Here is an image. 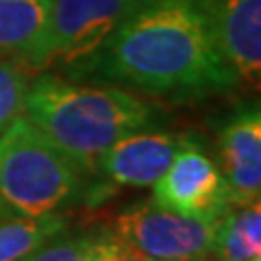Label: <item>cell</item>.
Masks as SVG:
<instances>
[{
  "label": "cell",
  "instance_id": "cell-17",
  "mask_svg": "<svg viewBox=\"0 0 261 261\" xmlns=\"http://www.w3.org/2000/svg\"><path fill=\"white\" fill-rule=\"evenodd\" d=\"M5 218H9V214H7V209L3 205V198H0V220H5Z\"/></svg>",
  "mask_w": 261,
  "mask_h": 261
},
{
  "label": "cell",
  "instance_id": "cell-8",
  "mask_svg": "<svg viewBox=\"0 0 261 261\" xmlns=\"http://www.w3.org/2000/svg\"><path fill=\"white\" fill-rule=\"evenodd\" d=\"M187 140L185 133L137 130L102 152L96 172L118 187H152Z\"/></svg>",
  "mask_w": 261,
  "mask_h": 261
},
{
  "label": "cell",
  "instance_id": "cell-12",
  "mask_svg": "<svg viewBox=\"0 0 261 261\" xmlns=\"http://www.w3.org/2000/svg\"><path fill=\"white\" fill-rule=\"evenodd\" d=\"M65 218L59 214L20 218L9 216L0 220V261H20L33 250L65 233Z\"/></svg>",
  "mask_w": 261,
  "mask_h": 261
},
{
  "label": "cell",
  "instance_id": "cell-3",
  "mask_svg": "<svg viewBox=\"0 0 261 261\" xmlns=\"http://www.w3.org/2000/svg\"><path fill=\"white\" fill-rule=\"evenodd\" d=\"M0 198L9 216H53L83 198V170L24 116L0 130Z\"/></svg>",
  "mask_w": 261,
  "mask_h": 261
},
{
  "label": "cell",
  "instance_id": "cell-9",
  "mask_svg": "<svg viewBox=\"0 0 261 261\" xmlns=\"http://www.w3.org/2000/svg\"><path fill=\"white\" fill-rule=\"evenodd\" d=\"M220 172L231 205L261 200V111L248 107L233 113L218 133Z\"/></svg>",
  "mask_w": 261,
  "mask_h": 261
},
{
  "label": "cell",
  "instance_id": "cell-15",
  "mask_svg": "<svg viewBox=\"0 0 261 261\" xmlns=\"http://www.w3.org/2000/svg\"><path fill=\"white\" fill-rule=\"evenodd\" d=\"M92 261H157L148 255H144L137 248H133L128 242H124L107 226L94 228V242H92Z\"/></svg>",
  "mask_w": 261,
  "mask_h": 261
},
{
  "label": "cell",
  "instance_id": "cell-16",
  "mask_svg": "<svg viewBox=\"0 0 261 261\" xmlns=\"http://www.w3.org/2000/svg\"><path fill=\"white\" fill-rule=\"evenodd\" d=\"M174 261H216L214 255H200V257H185V259H174Z\"/></svg>",
  "mask_w": 261,
  "mask_h": 261
},
{
  "label": "cell",
  "instance_id": "cell-13",
  "mask_svg": "<svg viewBox=\"0 0 261 261\" xmlns=\"http://www.w3.org/2000/svg\"><path fill=\"white\" fill-rule=\"evenodd\" d=\"M27 89L29 79L24 65L0 57V130H5L15 118L24 113Z\"/></svg>",
  "mask_w": 261,
  "mask_h": 261
},
{
  "label": "cell",
  "instance_id": "cell-14",
  "mask_svg": "<svg viewBox=\"0 0 261 261\" xmlns=\"http://www.w3.org/2000/svg\"><path fill=\"white\" fill-rule=\"evenodd\" d=\"M94 228L81 235H57L20 261H92Z\"/></svg>",
  "mask_w": 261,
  "mask_h": 261
},
{
  "label": "cell",
  "instance_id": "cell-7",
  "mask_svg": "<svg viewBox=\"0 0 261 261\" xmlns=\"http://www.w3.org/2000/svg\"><path fill=\"white\" fill-rule=\"evenodd\" d=\"M220 57L238 81L259 89L261 0H202Z\"/></svg>",
  "mask_w": 261,
  "mask_h": 261
},
{
  "label": "cell",
  "instance_id": "cell-5",
  "mask_svg": "<svg viewBox=\"0 0 261 261\" xmlns=\"http://www.w3.org/2000/svg\"><path fill=\"white\" fill-rule=\"evenodd\" d=\"M218 218H190L142 200L126 207L111 222V231L157 261L209 255Z\"/></svg>",
  "mask_w": 261,
  "mask_h": 261
},
{
  "label": "cell",
  "instance_id": "cell-1",
  "mask_svg": "<svg viewBox=\"0 0 261 261\" xmlns=\"http://www.w3.org/2000/svg\"><path fill=\"white\" fill-rule=\"evenodd\" d=\"M85 74L170 98L220 94L238 83L202 0H137Z\"/></svg>",
  "mask_w": 261,
  "mask_h": 261
},
{
  "label": "cell",
  "instance_id": "cell-6",
  "mask_svg": "<svg viewBox=\"0 0 261 261\" xmlns=\"http://www.w3.org/2000/svg\"><path fill=\"white\" fill-rule=\"evenodd\" d=\"M152 202L190 218H218L231 207L220 168L192 137L152 185Z\"/></svg>",
  "mask_w": 261,
  "mask_h": 261
},
{
  "label": "cell",
  "instance_id": "cell-11",
  "mask_svg": "<svg viewBox=\"0 0 261 261\" xmlns=\"http://www.w3.org/2000/svg\"><path fill=\"white\" fill-rule=\"evenodd\" d=\"M211 255L216 261H261V205H231L218 220Z\"/></svg>",
  "mask_w": 261,
  "mask_h": 261
},
{
  "label": "cell",
  "instance_id": "cell-2",
  "mask_svg": "<svg viewBox=\"0 0 261 261\" xmlns=\"http://www.w3.org/2000/svg\"><path fill=\"white\" fill-rule=\"evenodd\" d=\"M24 116L83 170L96 172L98 159L118 140L161 122V109L120 87L83 85L44 72L27 89Z\"/></svg>",
  "mask_w": 261,
  "mask_h": 261
},
{
  "label": "cell",
  "instance_id": "cell-4",
  "mask_svg": "<svg viewBox=\"0 0 261 261\" xmlns=\"http://www.w3.org/2000/svg\"><path fill=\"white\" fill-rule=\"evenodd\" d=\"M137 0H53L46 42L35 70H79L85 74L92 59L116 33Z\"/></svg>",
  "mask_w": 261,
  "mask_h": 261
},
{
  "label": "cell",
  "instance_id": "cell-10",
  "mask_svg": "<svg viewBox=\"0 0 261 261\" xmlns=\"http://www.w3.org/2000/svg\"><path fill=\"white\" fill-rule=\"evenodd\" d=\"M50 11L53 0H0V57L35 70Z\"/></svg>",
  "mask_w": 261,
  "mask_h": 261
}]
</instances>
